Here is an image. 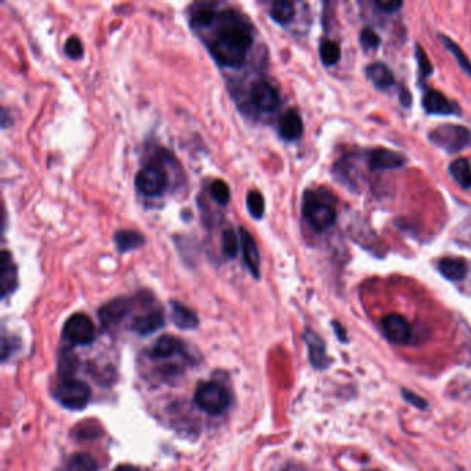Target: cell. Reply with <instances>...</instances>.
I'll use <instances>...</instances> for the list:
<instances>
[{
	"mask_svg": "<svg viewBox=\"0 0 471 471\" xmlns=\"http://www.w3.org/2000/svg\"><path fill=\"white\" fill-rule=\"evenodd\" d=\"M304 342L308 345L310 360L311 364L317 369H323L328 366V355L325 350V344L318 335H315L313 330H305L304 333Z\"/></svg>",
	"mask_w": 471,
	"mask_h": 471,
	"instance_id": "cell-20",
	"label": "cell"
},
{
	"mask_svg": "<svg viewBox=\"0 0 471 471\" xmlns=\"http://www.w3.org/2000/svg\"><path fill=\"white\" fill-rule=\"evenodd\" d=\"M402 395L405 397V400H407V402H410V404L415 405V407H420V409H425V407H427V402H426L423 398H420L419 395H416L415 392H410V391L404 390V391H402Z\"/></svg>",
	"mask_w": 471,
	"mask_h": 471,
	"instance_id": "cell-36",
	"label": "cell"
},
{
	"mask_svg": "<svg viewBox=\"0 0 471 471\" xmlns=\"http://www.w3.org/2000/svg\"><path fill=\"white\" fill-rule=\"evenodd\" d=\"M255 28L240 14L227 10L208 44L216 64L227 68L242 66L255 41Z\"/></svg>",
	"mask_w": 471,
	"mask_h": 471,
	"instance_id": "cell-1",
	"label": "cell"
},
{
	"mask_svg": "<svg viewBox=\"0 0 471 471\" xmlns=\"http://www.w3.org/2000/svg\"><path fill=\"white\" fill-rule=\"evenodd\" d=\"M437 268L441 275L450 282L463 280L469 274V263L463 257H441L437 263Z\"/></svg>",
	"mask_w": 471,
	"mask_h": 471,
	"instance_id": "cell-15",
	"label": "cell"
},
{
	"mask_svg": "<svg viewBox=\"0 0 471 471\" xmlns=\"http://www.w3.org/2000/svg\"><path fill=\"white\" fill-rule=\"evenodd\" d=\"M320 57L322 64L325 66H333L338 64L342 59V47L338 42L325 39L320 46Z\"/></svg>",
	"mask_w": 471,
	"mask_h": 471,
	"instance_id": "cell-26",
	"label": "cell"
},
{
	"mask_svg": "<svg viewBox=\"0 0 471 471\" xmlns=\"http://www.w3.org/2000/svg\"><path fill=\"white\" fill-rule=\"evenodd\" d=\"M440 38H441V41L444 43L445 49L450 50V53L453 54L455 60L457 61L459 66L463 69V72H466V74H467L471 78V61L467 59V56L465 54V51L462 50V47H460L459 44H456V43L453 42V41H452L450 38H448V36L441 35Z\"/></svg>",
	"mask_w": 471,
	"mask_h": 471,
	"instance_id": "cell-27",
	"label": "cell"
},
{
	"mask_svg": "<svg viewBox=\"0 0 471 471\" xmlns=\"http://www.w3.org/2000/svg\"><path fill=\"white\" fill-rule=\"evenodd\" d=\"M115 471H140L136 467H131V466H121L118 469H115Z\"/></svg>",
	"mask_w": 471,
	"mask_h": 471,
	"instance_id": "cell-39",
	"label": "cell"
},
{
	"mask_svg": "<svg viewBox=\"0 0 471 471\" xmlns=\"http://www.w3.org/2000/svg\"><path fill=\"white\" fill-rule=\"evenodd\" d=\"M180 348H181V342L178 339H176L174 336H171V335L161 336L152 345V348L150 350V357L155 360H168L173 355H176L177 353H180Z\"/></svg>",
	"mask_w": 471,
	"mask_h": 471,
	"instance_id": "cell-23",
	"label": "cell"
},
{
	"mask_svg": "<svg viewBox=\"0 0 471 471\" xmlns=\"http://www.w3.org/2000/svg\"><path fill=\"white\" fill-rule=\"evenodd\" d=\"M375 6L383 13H394L400 10L404 6V3L400 0H376Z\"/></svg>",
	"mask_w": 471,
	"mask_h": 471,
	"instance_id": "cell-35",
	"label": "cell"
},
{
	"mask_svg": "<svg viewBox=\"0 0 471 471\" xmlns=\"http://www.w3.org/2000/svg\"><path fill=\"white\" fill-rule=\"evenodd\" d=\"M133 301L134 300L128 298H118V299L111 300L107 304H104L98 310V317L101 320V323L104 328H112L118 325L119 322L123 321L131 308H133Z\"/></svg>",
	"mask_w": 471,
	"mask_h": 471,
	"instance_id": "cell-11",
	"label": "cell"
},
{
	"mask_svg": "<svg viewBox=\"0 0 471 471\" xmlns=\"http://www.w3.org/2000/svg\"><path fill=\"white\" fill-rule=\"evenodd\" d=\"M365 74L368 79L380 90H387L395 83L392 71L385 63H372L366 66Z\"/></svg>",
	"mask_w": 471,
	"mask_h": 471,
	"instance_id": "cell-19",
	"label": "cell"
},
{
	"mask_svg": "<svg viewBox=\"0 0 471 471\" xmlns=\"http://www.w3.org/2000/svg\"><path fill=\"white\" fill-rule=\"evenodd\" d=\"M415 59L417 64V72H419V81L423 82L428 79L434 74V66L428 59L427 53L420 44L415 46Z\"/></svg>",
	"mask_w": 471,
	"mask_h": 471,
	"instance_id": "cell-29",
	"label": "cell"
},
{
	"mask_svg": "<svg viewBox=\"0 0 471 471\" xmlns=\"http://www.w3.org/2000/svg\"><path fill=\"white\" fill-rule=\"evenodd\" d=\"M452 178L465 190H471V163L466 158L455 159L448 168Z\"/></svg>",
	"mask_w": 471,
	"mask_h": 471,
	"instance_id": "cell-24",
	"label": "cell"
},
{
	"mask_svg": "<svg viewBox=\"0 0 471 471\" xmlns=\"http://www.w3.org/2000/svg\"><path fill=\"white\" fill-rule=\"evenodd\" d=\"M375 471H378V470H375Z\"/></svg>",
	"mask_w": 471,
	"mask_h": 471,
	"instance_id": "cell-40",
	"label": "cell"
},
{
	"mask_svg": "<svg viewBox=\"0 0 471 471\" xmlns=\"http://www.w3.org/2000/svg\"><path fill=\"white\" fill-rule=\"evenodd\" d=\"M239 238L233 228H226L221 236V249L223 255L227 258H236L239 249Z\"/></svg>",
	"mask_w": 471,
	"mask_h": 471,
	"instance_id": "cell-32",
	"label": "cell"
},
{
	"mask_svg": "<svg viewBox=\"0 0 471 471\" xmlns=\"http://www.w3.org/2000/svg\"><path fill=\"white\" fill-rule=\"evenodd\" d=\"M63 336L74 345H87L96 339V326L85 314H74L65 322Z\"/></svg>",
	"mask_w": 471,
	"mask_h": 471,
	"instance_id": "cell-7",
	"label": "cell"
},
{
	"mask_svg": "<svg viewBox=\"0 0 471 471\" xmlns=\"http://www.w3.org/2000/svg\"><path fill=\"white\" fill-rule=\"evenodd\" d=\"M165 325V315L162 310H151L148 313L138 315L134 318L131 328L136 333L141 336H147Z\"/></svg>",
	"mask_w": 471,
	"mask_h": 471,
	"instance_id": "cell-17",
	"label": "cell"
},
{
	"mask_svg": "<svg viewBox=\"0 0 471 471\" xmlns=\"http://www.w3.org/2000/svg\"><path fill=\"white\" fill-rule=\"evenodd\" d=\"M428 141L450 155H456L470 147L471 131L462 125H441L430 130Z\"/></svg>",
	"mask_w": 471,
	"mask_h": 471,
	"instance_id": "cell-3",
	"label": "cell"
},
{
	"mask_svg": "<svg viewBox=\"0 0 471 471\" xmlns=\"http://www.w3.org/2000/svg\"><path fill=\"white\" fill-rule=\"evenodd\" d=\"M19 277H17V267L13 263V257L10 252L3 250L0 257V288H1V298L4 299L10 293L17 289Z\"/></svg>",
	"mask_w": 471,
	"mask_h": 471,
	"instance_id": "cell-14",
	"label": "cell"
},
{
	"mask_svg": "<svg viewBox=\"0 0 471 471\" xmlns=\"http://www.w3.org/2000/svg\"><path fill=\"white\" fill-rule=\"evenodd\" d=\"M382 328L390 342L404 344L409 342L412 338V328L402 315L398 314L385 315L382 320Z\"/></svg>",
	"mask_w": 471,
	"mask_h": 471,
	"instance_id": "cell-12",
	"label": "cell"
},
{
	"mask_svg": "<svg viewBox=\"0 0 471 471\" xmlns=\"http://www.w3.org/2000/svg\"><path fill=\"white\" fill-rule=\"evenodd\" d=\"M71 471H98V463L87 453H75L68 462Z\"/></svg>",
	"mask_w": 471,
	"mask_h": 471,
	"instance_id": "cell-28",
	"label": "cell"
},
{
	"mask_svg": "<svg viewBox=\"0 0 471 471\" xmlns=\"http://www.w3.org/2000/svg\"><path fill=\"white\" fill-rule=\"evenodd\" d=\"M171 321L180 328V329H195L199 325V318L193 313L191 308L187 305L178 303V301H171Z\"/></svg>",
	"mask_w": 471,
	"mask_h": 471,
	"instance_id": "cell-22",
	"label": "cell"
},
{
	"mask_svg": "<svg viewBox=\"0 0 471 471\" xmlns=\"http://www.w3.org/2000/svg\"><path fill=\"white\" fill-rule=\"evenodd\" d=\"M217 19H218V13L214 9L213 4L201 3V4H195L193 9L190 10V21L193 28H199V29L211 28Z\"/></svg>",
	"mask_w": 471,
	"mask_h": 471,
	"instance_id": "cell-21",
	"label": "cell"
},
{
	"mask_svg": "<svg viewBox=\"0 0 471 471\" xmlns=\"http://www.w3.org/2000/svg\"><path fill=\"white\" fill-rule=\"evenodd\" d=\"M249 101L258 112H274L280 106L278 88L265 79H257L249 88Z\"/></svg>",
	"mask_w": 471,
	"mask_h": 471,
	"instance_id": "cell-8",
	"label": "cell"
},
{
	"mask_svg": "<svg viewBox=\"0 0 471 471\" xmlns=\"http://www.w3.org/2000/svg\"><path fill=\"white\" fill-rule=\"evenodd\" d=\"M195 404L201 410L209 415H221L231 405V397L223 385L217 383H202L195 391Z\"/></svg>",
	"mask_w": 471,
	"mask_h": 471,
	"instance_id": "cell-4",
	"label": "cell"
},
{
	"mask_svg": "<svg viewBox=\"0 0 471 471\" xmlns=\"http://www.w3.org/2000/svg\"><path fill=\"white\" fill-rule=\"evenodd\" d=\"M134 186L138 193L146 196H159L166 191L168 174L158 165H147L136 174Z\"/></svg>",
	"mask_w": 471,
	"mask_h": 471,
	"instance_id": "cell-6",
	"label": "cell"
},
{
	"mask_svg": "<svg viewBox=\"0 0 471 471\" xmlns=\"http://www.w3.org/2000/svg\"><path fill=\"white\" fill-rule=\"evenodd\" d=\"M360 43L365 50H376L380 47L382 39L372 28L366 26L360 34Z\"/></svg>",
	"mask_w": 471,
	"mask_h": 471,
	"instance_id": "cell-33",
	"label": "cell"
},
{
	"mask_svg": "<svg viewBox=\"0 0 471 471\" xmlns=\"http://www.w3.org/2000/svg\"><path fill=\"white\" fill-rule=\"evenodd\" d=\"M91 391L85 382L76 380L74 378H65L57 387L56 398L57 401L71 410H82L87 407Z\"/></svg>",
	"mask_w": 471,
	"mask_h": 471,
	"instance_id": "cell-5",
	"label": "cell"
},
{
	"mask_svg": "<svg viewBox=\"0 0 471 471\" xmlns=\"http://www.w3.org/2000/svg\"><path fill=\"white\" fill-rule=\"evenodd\" d=\"M246 208L253 218L261 220L265 213V202L263 193L257 190L249 191L246 195Z\"/></svg>",
	"mask_w": 471,
	"mask_h": 471,
	"instance_id": "cell-31",
	"label": "cell"
},
{
	"mask_svg": "<svg viewBox=\"0 0 471 471\" xmlns=\"http://www.w3.org/2000/svg\"><path fill=\"white\" fill-rule=\"evenodd\" d=\"M301 212L308 226L317 233H323L333 227L338 218L333 196L321 188L307 190L304 193Z\"/></svg>",
	"mask_w": 471,
	"mask_h": 471,
	"instance_id": "cell-2",
	"label": "cell"
},
{
	"mask_svg": "<svg viewBox=\"0 0 471 471\" xmlns=\"http://www.w3.org/2000/svg\"><path fill=\"white\" fill-rule=\"evenodd\" d=\"M333 325H335V330H336V333L339 335V338H340V340H344V330H343L342 325L339 323V322H333Z\"/></svg>",
	"mask_w": 471,
	"mask_h": 471,
	"instance_id": "cell-38",
	"label": "cell"
},
{
	"mask_svg": "<svg viewBox=\"0 0 471 471\" xmlns=\"http://www.w3.org/2000/svg\"><path fill=\"white\" fill-rule=\"evenodd\" d=\"M304 125L296 109H288L279 119V137L285 141H296L303 136Z\"/></svg>",
	"mask_w": 471,
	"mask_h": 471,
	"instance_id": "cell-16",
	"label": "cell"
},
{
	"mask_svg": "<svg viewBox=\"0 0 471 471\" xmlns=\"http://www.w3.org/2000/svg\"><path fill=\"white\" fill-rule=\"evenodd\" d=\"M270 17L279 25H288L289 22L295 19L296 16V7L295 3L286 1V0H279L274 1L270 7L268 11Z\"/></svg>",
	"mask_w": 471,
	"mask_h": 471,
	"instance_id": "cell-25",
	"label": "cell"
},
{
	"mask_svg": "<svg viewBox=\"0 0 471 471\" xmlns=\"http://www.w3.org/2000/svg\"><path fill=\"white\" fill-rule=\"evenodd\" d=\"M239 242L246 267L255 278H260V252L255 238L245 227H239Z\"/></svg>",
	"mask_w": 471,
	"mask_h": 471,
	"instance_id": "cell-13",
	"label": "cell"
},
{
	"mask_svg": "<svg viewBox=\"0 0 471 471\" xmlns=\"http://www.w3.org/2000/svg\"><path fill=\"white\" fill-rule=\"evenodd\" d=\"M422 107L428 115L450 116L460 115V107L438 90H427L422 100Z\"/></svg>",
	"mask_w": 471,
	"mask_h": 471,
	"instance_id": "cell-9",
	"label": "cell"
},
{
	"mask_svg": "<svg viewBox=\"0 0 471 471\" xmlns=\"http://www.w3.org/2000/svg\"><path fill=\"white\" fill-rule=\"evenodd\" d=\"M65 54L71 59V60H78L82 59L85 54V49L83 44L81 42V39L78 36H69L66 39L64 44Z\"/></svg>",
	"mask_w": 471,
	"mask_h": 471,
	"instance_id": "cell-34",
	"label": "cell"
},
{
	"mask_svg": "<svg viewBox=\"0 0 471 471\" xmlns=\"http://www.w3.org/2000/svg\"><path fill=\"white\" fill-rule=\"evenodd\" d=\"M209 193L216 203L227 206L231 201V190L224 180H213L209 186Z\"/></svg>",
	"mask_w": 471,
	"mask_h": 471,
	"instance_id": "cell-30",
	"label": "cell"
},
{
	"mask_svg": "<svg viewBox=\"0 0 471 471\" xmlns=\"http://www.w3.org/2000/svg\"><path fill=\"white\" fill-rule=\"evenodd\" d=\"M368 162L369 169L372 171H392L404 168L407 165V159L401 152L379 147L369 152Z\"/></svg>",
	"mask_w": 471,
	"mask_h": 471,
	"instance_id": "cell-10",
	"label": "cell"
},
{
	"mask_svg": "<svg viewBox=\"0 0 471 471\" xmlns=\"http://www.w3.org/2000/svg\"><path fill=\"white\" fill-rule=\"evenodd\" d=\"M113 242L121 253H128L130 250L143 248L147 242V238L134 230H118L113 234Z\"/></svg>",
	"mask_w": 471,
	"mask_h": 471,
	"instance_id": "cell-18",
	"label": "cell"
},
{
	"mask_svg": "<svg viewBox=\"0 0 471 471\" xmlns=\"http://www.w3.org/2000/svg\"><path fill=\"white\" fill-rule=\"evenodd\" d=\"M400 100H401V104L404 107H410V104H412V96H410L409 90L405 88V87L401 88V91H400Z\"/></svg>",
	"mask_w": 471,
	"mask_h": 471,
	"instance_id": "cell-37",
	"label": "cell"
}]
</instances>
